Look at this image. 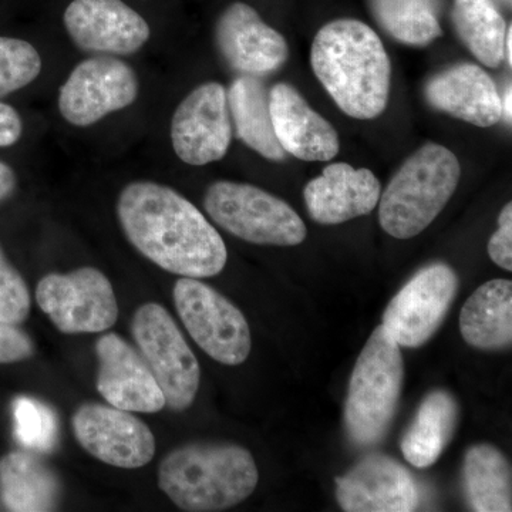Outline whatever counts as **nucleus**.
<instances>
[{
	"label": "nucleus",
	"mask_w": 512,
	"mask_h": 512,
	"mask_svg": "<svg viewBox=\"0 0 512 512\" xmlns=\"http://www.w3.org/2000/svg\"><path fill=\"white\" fill-rule=\"evenodd\" d=\"M16 436L23 446L36 451H50L56 446L57 419L50 407L29 399L19 397L13 403Z\"/></svg>",
	"instance_id": "c85d7f7f"
},
{
	"label": "nucleus",
	"mask_w": 512,
	"mask_h": 512,
	"mask_svg": "<svg viewBox=\"0 0 512 512\" xmlns=\"http://www.w3.org/2000/svg\"><path fill=\"white\" fill-rule=\"evenodd\" d=\"M36 299L60 332L100 333L119 318L116 293L99 269L79 268L70 274H50L39 282Z\"/></svg>",
	"instance_id": "1a4fd4ad"
},
{
	"label": "nucleus",
	"mask_w": 512,
	"mask_h": 512,
	"mask_svg": "<svg viewBox=\"0 0 512 512\" xmlns=\"http://www.w3.org/2000/svg\"><path fill=\"white\" fill-rule=\"evenodd\" d=\"M117 214L128 241L164 271L211 278L227 265L228 251L202 212L167 185L136 181L121 191Z\"/></svg>",
	"instance_id": "f257e3e1"
},
{
	"label": "nucleus",
	"mask_w": 512,
	"mask_h": 512,
	"mask_svg": "<svg viewBox=\"0 0 512 512\" xmlns=\"http://www.w3.org/2000/svg\"><path fill=\"white\" fill-rule=\"evenodd\" d=\"M491 261L505 271H512V204L508 202L498 217V229L488 241Z\"/></svg>",
	"instance_id": "7c9ffc66"
},
{
	"label": "nucleus",
	"mask_w": 512,
	"mask_h": 512,
	"mask_svg": "<svg viewBox=\"0 0 512 512\" xmlns=\"http://www.w3.org/2000/svg\"><path fill=\"white\" fill-rule=\"evenodd\" d=\"M316 79L343 113L373 120L386 110L392 63L379 35L356 19H338L316 33L311 49Z\"/></svg>",
	"instance_id": "f03ea898"
},
{
	"label": "nucleus",
	"mask_w": 512,
	"mask_h": 512,
	"mask_svg": "<svg viewBox=\"0 0 512 512\" xmlns=\"http://www.w3.org/2000/svg\"><path fill=\"white\" fill-rule=\"evenodd\" d=\"M382 185L367 168L333 163L323 168L303 190L306 208L313 221L339 225L370 214L379 204Z\"/></svg>",
	"instance_id": "a211bd4d"
},
{
	"label": "nucleus",
	"mask_w": 512,
	"mask_h": 512,
	"mask_svg": "<svg viewBox=\"0 0 512 512\" xmlns=\"http://www.w3.org/2000/svg\"><path fill=\"white\" fill-rule=\"evenodd\" d=\"M96 352L100 363L97 389L111 406L136 413H157L167 406L146 360L119 335L101 336Z\"/></svg>",
	"instance_id": "f3484780"
},
{
	"label": "nucleus",
	"mask_w": 512,
	"mask_h": 512,
	"mask_svg": "<svg viewBox=\"0 0 512 512\" xmlns=\"http://www.w3.org/2000/svg\"><path fill=\"white\" fill-rule=\"evenodd\" d=\"M269 111L275 136L286 154L322 163L338 156V131L291 84L278 83L272 87Z\"/></svg>",
	"instance_id": "6ab92c4d"
},
{
	"label": "nucleus",
	"mask_w": 512,
	"mask_h": 512,
	"mask_svg": "<svg viewBox=\"0 0 512 512\" xmlns=\"http://www.w3.org/2000/svg\"><path fill=\"white\" fill-rule=\"evenodd\" d=\"M460 332L467 345L480 350L510 348L512 343V282L493 279L464 303Z\"/></svg>",
	"instance_id": "412c9836"
},
{
	"label": "nucleus",
	"mask_w": 512,
	"mask_h": 512,
	"mask_svg": "<svg viewBox=\"0 0 512 512\" xmlns=\"http://www.w3.org/2000/svg\"><path fill=\"white\" fill-rule=\"evenodd\" d=\"M441 5L443 0H369L380 28L410 46H427L443 35Z\"/></svg>",
	"instance_id": "bb28decb"
},
{
	"label": "nucleus",
	"mask_w": 512,
	"mask_h": 512,
	"mask_svg": "<svg viewBox=\"0 0 512 512\" xmlns=\"http://www.w3.org/2000/svg\"><path fill=\"white\" fill-rule=\"evenodd\" d=\"M504 62L508 63V66H512V26L508 25L507 35H505L504 43Z\"/></svg>",
	"instance_id": "c9c22d12"
},
{
	"label": "nucleus",
	"mask_w": 512,
	"mask_h": 512,
	"mask_svg": "<svg viewBox=\"0 0 512 512\" xmlns=\"http://www.w3.org/2000/svg\"><path fill=\"white\" fill-rule=\"evenodd\" d=\"M16 187V175L8 164L0 161V201L8 198Z\"/></svg>",
	"instance_id": "72a5a7b5"
},
{
	"label": "nucleus",
	"mask_w": 512,
	"mask_h": 512,
	"mask_svg": "<svg viewBox=\"0 0 512 512\" xmlns=\"http://www.w3.org/2000/svg\"><path fill=\"white\" fill-rule=\"evenodd\" d=\"M227 96L239 140L266 160L284 161L286 153L275 136L264 83L258 77L242 74L231 84Z\"/></svg>",
	"instance_id": "5701e85b"
},
{
	"label": "nucleus",
	"mask_w": 512,
	"mask_h": 512,
	"mask_svg": "<svg viewBox=\"0 0 512 512\" xmlns=\"http://www.w3.org/2000/svg\"><path fill=\"white\" fill-rule=\"evenodd\" d=\"M23 133V123L18 111L9 104L0 103V147L18 143Z\"/></svg>",
	"instance_id": "473e14b6"
},
{
	"label": "nucleus",
	"mask_w": 512,
	"mask_h": 512,
	"mask_svg": "<svg viewBox=\"0 0 512 512\" xmlns=\"http://www.w3.org/2000/svg\"><path fill=\"white\" fill-rule=\"evenodd\" d=\"M451 22L478 62L490 69L501 66L508 26L493 0H454Z\"/></svg>",
	"instance_id": "a878e982"
},
{
	"label": "nucleus",
	"mask_w": 512,
	"mask_h": 512,
	"mask_svg": "<svg viewBox=\"0 0 512 512\" xmlns=\"http://www.w3.org/2000/svg\"><path fill=\"white\" fill-rule=\"evenodd\" d=\"M59 481L42 461L28 453L0 461V495L10 511H50L59 500Z\"/></svg>",
	"instance_id": "393cba45"
},
{
	"label": "nucleus",
	"mask_w": 512,
	"mask_h": 512,
	"mask_svg": "<svg viewBox=\"0 0 512 512\" xmlns=\"http://www.w3.org/2000/svg\"><path fill=\"white\" fill-rule=\"evenodd\" d=\"M232 141L227 90L220 83L201 84L175 110L171 144L183 163L202 167L227 156Z\"/></svg>",
	"instance_id": "f8f14e48"
},
{
	"label": "nucleus",
	"mask_w": 512,
	"mask_h": 512,
	"mask_svg": "<svg viewBox=\"0 0 512 512\" xmlns=\"http://www.w3.org/2000/svg\"><path fill=\"white\" fill-rule=\"evenodd\" d=\"M215 40L228 66L245 76H268L289 59L285 37L244 2L232 3L221 13Z\"/></svg>",
	"instance_id": "dca6fc26"
},
{
	"label": "nucleus",
	"mask_w": 512,
	"mask_h": 512,
	"mask_svg": "<svg viewBox=\"0 0 512 512\" xmlns=\"http://www.w3.org/2000/svg\"><path fill=\"white\" fill-rule=\"evenodd\" d=\"M63 23L80 50L103 56L133 55L151 36L147 20L123 0H73Z\"/></svg>",
	"instance_id": "ddd939ff"
},
{
	"label": "nucleus",
	"mask_w": 512,
	"mask_h": 512,
	"mask_svg": "<svg viewBox=\"0 0 512 512\" xmlns=\"http://www.w3.org/2000/svg\"><path fill=\"white\" fill-rule=\"evenodd\" d=\"M33 345L25 333L0 322V363H13L32 356Z\"/></svg>",
	"instance_id": "2f4dec72"
},
{
	"label": "nucleus",
	"mask_w": 512,
	"mask_h": 512,
	"mask_svg": "<svg viewBox=\"0 0 512 512\" xmlns=\"http://www.w3.org/2000/svg\"><path fill=\"white\" fill-rule=\"evenodd\" d=\"M512 90L511 83H508V86L505 87V92L503 96H501V107H503V120L505 123H512Z\"/></svg>",
	"instance_id": "f704fd0d"
},
{
	"label": "nucleus",
	"mask_w": 512,
	"mask_h": 512,
	"mask_svg": "<svg viewBox=\"0 0 512 512\" xmlns=\"http://www.w3.org/2000/svg\"><path fill=\"white\" fill-rule=\"evenodd\" d=\"M29 312L28 286L0 249V322L18 325L28 319Z\"/></svg>",
	"instance_id": "c756f323"
},
{
	"label": "nucleus",
	"mask_w": 512,
	"mask_h": 512,
	"mask_svg": "<svg viewBox=\"0 0 512 512\" xmlns=\"http://www.w3.org/2000/svg\"><path fill=\"white\" fill-rule=\"evenodd\" d=\"M424 97L433 109L477 127H493L503 120L501 94L493 77L477 64H454L434 74Z\"/></svg>",
	"instance_id": "aec40b11"
},
{
	"label": "nucleus",
	"mask_w": 512,
	"mask_h": 512,
	"mask_svg": "<svg viewBox=\"0 0 512 512\" xmlns=\"http://www.w3.org/2000/svg\"><path fill=\"white\" fill-rule=\"evenodd\" d=\"M42 72L35 46L15 37L0 36V97L29 86Z\"/></svg>",
	"instance_id": "cd10ccee"
},
{
	"label": "nucleus",
	"mask_w": 512,
	"mask_h": 512,
	"mask_svg": "<svg viewBox=\"0 0 512 512\" xmlns=\"http://www.w3.org/2000/svg\"><path fill=\"white\" fill-rule=\"evenodd\" d=\"M204 207L222 229L251 244L296 247L308 235L288 202L255 185L217 181L205 192Z\"/></svg>",
	"instance_id": "423d86ee"
},
{
	"label": "nucleus",
	"mask_w": 512,
	"mask_h": 512,
	"mask_svg": "<svg viewBox=\"0 0 512 512\" xmlns=\"http://www.w3.org/2000/svg\"><path fill=\"white\" fill-rule=\"evenodd\" d=\"M73 431L80 446L110 466L140 468L153 460V433L131 412L117 407L84 404L73 416Z\"/></svg>",
	"instance_id": "4468645a"
},
{
	"label": "nucleus",
	"mask_w": 512,
	"mask_h": 512,
	"mask_svg": "<svg viewBox=\"0 0 512 512\" xmlns=\"http://www.w3.org/2000/svg\"><path fill=\"white\" fill-rule=\"evenodd\" d=\"M131 329L167 406L177 412L188 409L200 389L201 370L170 313L158 303H146L134 315Z\"/></svg>",
	"instance_id": "0eeeda50"
},
{
	"label": "nucleus",
	"mask_w": 512,
	"mask_h": 512,
	"mask_svg": "<svg viewBox=\"0 0 512 512\" xmlns=\"http://www.w3.org/2000/svg\"><path fill=\"white\" fill-rule=\"evenodd\" d=\"M461 165L453 151L427 143L407 158L379 200L380 227L397 239L421 234L456 192Z\"/></svg>",
	"instance_id": "20e7f679"
},
{
	"label": "nucleus",
	"mask_w": 512,
	"mask_h": 512,
	"mask_svg": "<svg viewBox=\"0 0 512 512\" xmlns=\"http://www.w3.org/2000/svg\"><path fill=\"white\" fill-rule=\"evenodd\" d=\"M458 285V276L450 265L436 262L424 266L387 305L383 328L400 348H420L446 319Z\"/></svg>",
	"instance_id": "9d476101"
},
{
	"label": "nucleus",
	"mask_w": 512,
	"mask_h": 512,
	"mask_svg": "<svg viewBox=\"0 0 512 512\" xmlns=\"http://www.w3.org/2000/svg\"><path fill=\"white\" fill-rule=\"evenodd\" d=\"M174 303L194 342L222 365L238 366L252 349L247 319L234 303L195 278L178 279Z\"/></svg>",
	"instance_id": "6e6552de"
},
{
	"label": "nucleus",
	"mask_w": 512,
	"mask_h": 512,
	"mask_svg": "<svg viewBox=\"0 0 512 512\" xmlns=\"http://www.w3.org/2000/svg\"><path fill=\"white\" fill-rule=\"evenodd\" d=\"M254 457L229 443H194L175 448L158 467V484L178 508L228 510L247 500L258 485Z\"/></svg>",
	"instance_id": "7ed1b4c3"
},
{
	"label": "nucleus",
	"mask_w": 512,
	"mask_h": 512,
	"mask_svg": "<svg viewBox=\"0 0 512 512\" xmlns=\"http://www.w3.org/2000/svg\"><path fill=\"white\" fill-rule=\"evenodd\" d=\"M136 72L114 56H97L77 64L59 93V110L67 123L89 127L131 106L138 97Z\"/></svg>",
	"instance_id": "9b49d317"
},
{
	"label": "nucleus",
	"mask_w": 512,
	"mask_h": 512,
	"mask_svg": "<svg viewBox=\"0 0 512 512\" xmlns=\"http://www.w3.org/2000/svg\"><path fill=\"white\" fill-rule=\"evenodd\" d=\"M458 413L456 399L446 390L427 394L400 443L404 458L416 468L433 466L453 439Z\"/></svg>",
	"instance_id": "4be33fe9"
},
{
	"label": "nucleus",
	"mask_w": 512,
	"mask_h": 512,
	"mask_svg": "<svg viewBox=\"0 0 512 512\" xmlns=\"http://www.w3.org/2000/svg\"><path fill=\"white\" fill-rule=\"evenodd\" d=\"M463 485L467 503L477 512L512 511L511 466L491 444H476L464 457Z\"/></svg>",
	"instance_id": "b1692460"
},
{
	"label": "nucleus",
	"mask_w": 512,
	"mask_h": 512,
	"mask_svg": "<svg viewBox=\"0 0 512 512\" xmlns=\"http://www.w3.org/2000/svg\"><path fill=\"white\" fill-rule=\"evenodd\" d=\"M336 500L348 512H410L420 503L409 470L384 454H370L336 478Z\"/></svg>",
	"instance_id": "2eb2a0df"
},
{
	"label": "nucleus",
	"mask_w": 512,
	"mask_h": 512,
	"mask_svg": "<svg viewBox=\"0 0 512 512\" xmlns=\"http://www.w3.org/2000/svg\"><path fill=\"white\" fill-rule=\"evenodd\" d=\"M495 5L501 6L504 9H511L512 0H493Z\"/></svg>",
	"instance_id": "e433bc0d"
},
{
	"label": "nucleus",
	"mask_w": 512,
	"mask_h": 512,
	"mask_svg": "<svg viewBox=\"0 0 512 512\" xmlns=\"http://www.w3.org/2000/svg\"><path fill=\"white\" fill-rule=\"evenodd\" d=\"M403 380L402 350L380 325L357 357L346 397V431L357 446L383 439L399 406Z\"/></svg>",
	"instance_id": "39448f33"
}]
</instances>
